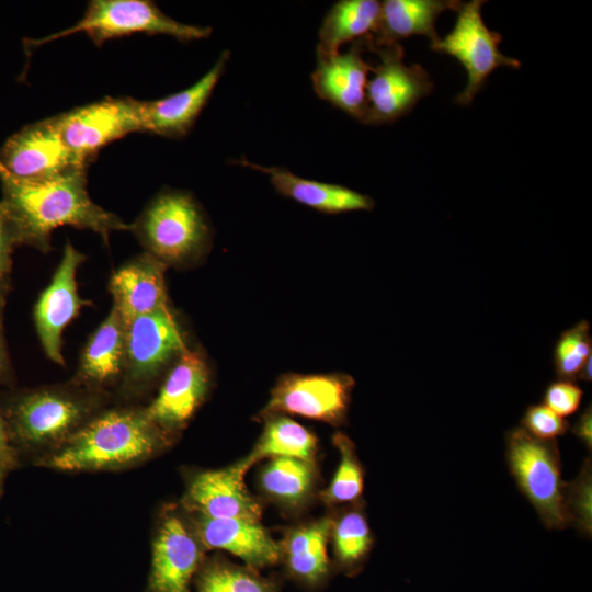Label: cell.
I'll use <instances>...</instances> for the list:
<instances>
[{"label":"cell","instance_id":"obj_20","mask_svg":"<svg viewBox=\"0 0 592 592\" xmlns=\"http://www.w3.org/2000/svg\"><path fill=\"white\" fill-rule=\"evenodd\" d=\"M166 264L144 253L121 266L111 277L113 307L125 325L137 317L168 307Z\"/></svg>","mask_w":592,"mask_h":592},{"label":"cell","instance_id":"obj_37","mask_svg":"<svg viewBox=\"0 0 592 592\" xmlns=\"http://www.w3.org/2000/svg\"><path fill=\"white\" fill-rule=\"evenodd\" d=\"M572 433L591 451L592 448V409L591 403L581 413L574 425Z\"/></svg>","mask_w":592,"mask_h":592},{"label":"cell","instance_id":"obj_35","mask_svg":"<svg viewBox=\"0 0 592 592\" xmlns=\"http://www.w3.org/2000/svg\"><path fill=\"white\" fill-rule=\"evenodd\" d=\"M10 291V278L0 283V388H11L14 384V374L9 357L4 338V307Z\"/></svg>","mask_w":592,"mask_h":592},{"label":"cell","instance_id":"obj_31","mask_svg":"<svg viewBox=\"0 0 592 592\" xmlns=\"http://www.w3.org/2000/svg\"><path fill=\"white\" fill-rule=\"evenodd\" d=\"M592 355L590 323L587 320L577 322L563 331L554 350V365L559 380L574 382L588 360Z\"/></svg>","mask_w":592,"mask_h":592},{"label":"cell","instance_id":"obj_17","mask_svg":"<svg viewBox=\"0 0 592 592\" xmlns=\"http://www.w3.org/2000/svg\"><path fill=\"white\" fill-rule=\"evenodd\" d=\"M369 35L352 43L344 53L317 59L311 73L316 94L323 101L364 123L366 114V87L373 67L363 54L369 50Z\"/></svg>","mask_w":592,"mask_h":592},{"label":"cell","instance_id":"obj_7","mask_svg":"<svg viewBox=\"0 0 592 592\" xmlns=\"http://www.w3.org/2000/svg\"><path fill=\"white\" fill-rule=\"evenodd\" d=\"M485 1L471 0L462 3L453 30L440 38L431 48L457 59L467 72V86L455 102L468 105L487 78L499 67L520 68L521 62L499 50L502 36L491 31L481 16Z\"/></svg>","mask_w":592,"mask_h":592},{"label":"cell","instance_id":"obj_9","mask_svg":"<svg viewBox=\"0 0 592 592\" xmlns=\"http://www.w3.org/2000/svg\"><path fill=\"white\" fill-rule=\"evenodd\" d=\"M186 350L182 330L169 306L135 318L125 330L124 388L129 391L145 388Z\"/></svg>","mask_w":592,"mask_h":592},{"label":"cell","instance_id":"obj_8","mask_svg":"<svg viewBox=\"0 0 592 592\" xmlns=\"http://www.w3.org/2000/svg\"><path fill=\"white\" fill-rule=\"evenodd\" d=\"M369 50L378 55L380 62L373 67V78L367 81L364 124L391 123L429 95L433 82L422 66L403 62L405 50L399 43L373 46L369 36Z\"/></svg>","mask_w":592,"mask_h":592},{"label":"cell","instance_id":"obj_40","mask_svg":"<svg viewBox=\"0 0 592 592\" xmlns=\"http://www.w3.org/2000/svg\"><path fill=\"white\" fill-rule=\"evenodd\" d=\"M9 471L11 470L0 460V496L3 492L4 480Z\"/></svg>","mask_w":592,"mask_h":592},{"label":"cell","instance_id":"obj_10","mask_svg":"<svg viewBox=\"0 0 592 592\" xmlns=\"http://www.w3.org/2000/svg\"><path fill=\"white\" fill-rule=\"evenodd\" d=\"M61 138L82 162L130 133L141 132L140 101L107 98L55 116Z\"/></svg>","mask_w":592,"mask_h":592},{"label":"cell","instance_id":"obj_33","mask_svg":"<svg viewBox=\"0 0 592 592\" xmlns=\"http://www.w3.org/2000/svg\"><path fill=\"white\" fill-rule=\"evenodd\" d=\"M521 424L530 434L545 441L556 440L557 436L565 435L569 430L568 421L544 403L527 407Z\"/></svg>","mask_w":592,"mask_h":592},{"label":"cell","instance_id":"obj_13","mask_svg":"<svg viewBox=\"0 0 592 592\" xmlns=\"http://www.w3.org/2000/svg\"><path fill=\"white\" fill-rule=\"evenodd\" d=\"M204 549L187 513L167 508L152 542L150 591L189 592Z\"/></svg>","mask_w":592,"mask_h":592},{"label":"cell","instance_id":"obj_29","mask_svg":"<svg viewBox=\"0 0 592 592\" xmlns=\"http://www.w3.org/2000/svg\"><path fill=\"white\" fill-rule=\"evenodd\" d=\"M333 444L340 460L330 483L320 492V499L328 506L355 503L361 500L364 489V468L355 444L341 432L334 434Z\"/></svg>","mask_w":592,"mask_h":592},{"label":"cell","instance_id":"obj_26","mask_svg":"<svg viewBox=\"0 0 592 592\" xmlns=\"http://www.w3.org/2000/svg\"><path fill=\"white\" fill-rule=\"evenodd\" d=\"M379 13L380 2L375 0H341L334 3L318 32L317 59L331 57L346 42L372 34Z\"/></svg>","mask_w":592,"mask_h":592},{"label":"cell","instance_id":"obj_16","mask_svg":"<svg viewBox=\"0 0 592 592\" xmlns=\"http://www.w3.org/2000/svg\"><path fill=\"white\" fill-rule=\"evenodd\" d=\"M208 385L209 373L203 356L187 349L175 360L146 412L158 428L171 436L195 413Z\"/></svg>","mask_w":592,"mask_h":592},{"label":"cell","instance_id":"obj_24","mask_svg":"<svg viewBox=\"0 0 592 592\" xmlns=\"http://www.w3.org/2000/svg\"><path fill=\"white\" fill-rule=\"evenodd\" d=\"M330 526L331 516L303 523L288 530L280 543L288 571L307 584L319 583L329 572Z\"/></svg>","mask_w":592,"mask_h":592},{"label":"cell","instance_id":"obj_12","mask_svg":"<svg viewBox=\"0 0 592 592\" xmlns=\"http://www.w3.org/2000/svg\"><path fill=\"white\" fill-rule=\"evenodd\" d=\"M87 167L65 145L56 118L24 126L0 148V174L16 181H43Z\"/></svg>","mask_w":592,"mask_h":592},{"label":"cell","instance_id":"obj_3","mask_svg":"<svg viewBox=\"0 0 592 592\" xmlns=\"http://www.w3.org/2000/svg\"><path fill=\"white\" fill-rule=\"evenodd\" d=\"M101 390L78 383L13 390L0 400L18 454H47L99 413Z\"/></svg>","mask_w":592,"mask_h":592},{"label":"cell","instance_id":"obj_28","mask_svg":"<svg viewBox=\"0 0 592 592\" xmlns=\"http://www.w3.org/2000/svg\"><path fill=\"white\" fill-rule=\"evenodd\" d=\"M331 516L330 538L335 561L346 573L357 572L374 545L362 500L349 504Z\"/></svg>","mask_w":592,"mask_h":592},{"label":"cell","instance_id":"obj_27","mask_svg":"<svg viewBox=\"0 0 592 592\" xmlns=\"http://www.w3.org/2000/svg\"><path fill=\"white\" fill-rule=\"evenodd\" d=\"M317 448L316 436L305 426L287 417L272 415L266 418L260 439L240 463L247 470L258 462L273 457H292L315 463Z\"/></svg>","mask_w":592,"mask_h":592},{"label":"cell","instance_id":"obj_4","mask_svg":"<svg viewBox=\"0 0 592 592\" xmlns=\"http://www.w3.org/2000/svg\"><path fill=\"white\" fill-rule=\"evenodd\" d=\"M505 457L516 486L549 530L569 525L561 479V460L556 440L545 441L522 426L505 435Z\"/></svg>","mask_w":592,"mask_h":592},{"label":"cell","instance_id":"obj_1","mask_svg":"<svg viewBox=\"0 0 592 592\" xmlns=\"http://www.w3.org/2000/svg\"><path fill=\"white\" fill-rule=\"evenodd\" d=\"M86 169L76 168L34 182L0 174V203L18 247L30 246L47 252L52 232L61 226L92 230L105 241L114 231L133 230L132 224L91 200Z\"/></svg>","mask_w":592,"mask_h":592},{"label":"cell","instance_id":"obj_23","mask_svg":"<svg viewBox=\"0 0 592 592\" xmlns=\"http://www.w3.org/2000/svg\"><path fill=\"white\" fill-rule=\"evenodd\" d=\"M126 325L114 308L87 341L77 383L92 389L115 383L124 373Z\"/></svg>","mask_w":592,"mask_h":592},{"label":"cell","instance_id":"obj_14","mask_svg":"<svg viewBox=\"0 0 592 592\" xmlns=\"http://www.w3.org/2000/svg\"><path fill=\"white\" fill-rule=\"evenodd\" d=\"M84 255L67 242L61 260L48 286L34 307V322L46 356L62 365V332L86 301L80 297L77 272Z\"/></svg>","mask_w":592,"mask_h":592},{"label":"cell","instance_id":"obj_18","mask_svg":"<svg viewBox=\"0 0 592 592\" xmlns=\"http://www.w3.org/2000/svg\"><path fill=\"white\" fill-rule=\"evenodd\" d=\"M230 52L224 50L214 66L193 86L166 98L140 101L141 132L180 138L193 127L223 76Z\"/></svg>","mask_w":592,"mask_h":592},{"label":"cell","instance_id":"obj_36","mask_svg":"<svg viewBox=\"0 0 592 592\" xmlns=\"http://www.w3.org/2000/svg\"><path fill=\"white\" fill-rule=\"evenodd\" d=\"M16 243L0 203V283L10 278L12 253Z\"/></svg>","mask_w":592,"mask_h":592},{"label":"cell","instance_id":"obj_34","mask_svg":"<svg viewBox=\"0 0 592 592\" xmlns=\"http://www.w3.org/2000/svg\"><path fill=\"white\" fill-rule=\"evenodd\" d=\"M582 396V389L572 382L558 380L546 388L544 405L559 417H567L577 411Z\"/></svg>","mask_w":592,"mask_h":592},{"label":"cell","instance_id":"obj_39","mask_svg":"<svg viewBox=\"0 0 592 592\" xmlns=\"http://www.w3.org/2000/svg\"><path fill=\"white\" fill-rule=\"evenodd\" d=\"M591 360H592V355L588 357V360L585 361V363L583 364L580 373H579V376H578V379L580 380H584V382H591L592 379V375H591Z\"/></svg>","mask_w":592,"mask_h":592},{"label":"cell","instance_id":"obj_5","mask_svg":"<svg viewBox=\"0 0 592 592\" xmlns=\"http://www.w3.org/2000/svg\"><path fill=\"white\" fill-rule=\"evenodd\" d=\"M77 33H86L93 43L101 46L109 39L136 33L161 34L180 42H192L208 37L212 29L175 21L148 0H93L73 26L41 39L25 42V48L31 50Z\"/></svg>","mask_w":592,"mask_h":592},{"label":"cell","instance_id":"obj_38","mask_svg":"<svg viewBox=\"0 0 592 592\" xmlns=\"http://www.w3.org/2000/svg\"><path fill=\"white\" fill-rule=\"evenodd\" d=\"M0 460L10 469H14L19 464L16 452L9 440L7 425L0 412Z\"/></svg>","mask_w":592,"mask_h":592},{"label":"cell","instance_id":"obj_6","mask_svg":"<svg viewBox=\"0 0 592 592\" xmlns=\"http://www.w3.org/2000/svg\"><path fill=\"white\" fill-rule=\"evenodd\" d=\"M133 230L147 253L163 264H178L196 257L206 247L208 225L200 206L184 191L167 190L145 208Z\"/></svg>","mask_w":592,"mask_h":592},{"label":"cell","instance_id":"obj_21","mask_svg":"<svg viewBox=\"0 0 592 592\" xmlns=\"http://www.w3.org/2000/svg\"><path fill=\"white\" fill-rule=\"evenodd\" d=\"M234 163L269 175L277 193L328 214L371 210L374 201L349 187L305 179L282 167H264L241 158Z\"/></svg>","mask_w":592,"mask_h":592},{"label":"cell","instance_id":"obj_11","mask_svg":"<svg viewBox=\"0 0 592 592\" xmlns=\"http://www.w3.org/2000/svg\"><path fill=\"white\" fill-rule=\"evenodd\" d=\"M354 385L346 374L286 375L273 388L261 414L286 413L340 425L346 420Z\"/></svg>","mask_w":592,"mask_h":592},{"label":"cell","instance_id":"obj_2","mask_svg":"<svg viewBox=\"0 0 592 592\" xmlns=\"http://www.w3.org/2000/svg\"><path fill=\"white\" fill-rule=\"evenodd\" d=\"M170 437L146 408H114L95 414L36 464L61 471L122 469L159 454Z\"/></svg>","mask_w":592,"mask_h":592},{"label":"cell","instance_id":"obj_25","mask_svg":"<svg viewBox=\"0 0 592 592\" xmlns=\"http://www.w3.org/2000/svg\"><path fill=\"white\" fill-rule=\"evenodd\" d=\"M317 471L314 462L273 457L262 466L259 485L262 493L287 512L307 505L314 496Z\"/></svg>","mask_w":592,"mask_h":592},{"label":"cell","instance_id":"obj_22","mask_svg":"<svg viewBox=\"0 0 592 592\" xmlns=\"http://www.w3.org/2000/svg\"><path fill=\"white\" fill-rule=\"evenodd\" d=\"M463 2L457 0H386L375 31L371 34L373 46L398 44L411 35H424L435 44L436 19L446 10L457 11Z\"/></svg>","mask_w":592,"mask_h":592},{"label":"cell","instance_id":"obj_19","mask_svg":"<svg viewBox=\"0 0 592 592\" xmlns=\"http://www.w3.org/2000/svg\"><path fill=\"white\" fill-rule=\"evenodd\" d=\"M187 515L205 549L230 553L252 569L272 566L281 560L280 544L259 520Z\"/></svg>","mask_w":592,"mask_h":592},{"label":"cell","instance_id":"obj_32","mask_svg":"<svg viewBox=\"0 0 592 592\" xmlns=\"http://www.w3.org/2000/svg\"><path fill=\"white\" fill-rule=\"evenodd\" d=\"M563 501L569 525L590 538L592 534L591 457L585 458L579 475L572 481L565 483Z\"/></svg>","mask_w":592,"mask_h":592},{"label":"cell","instance_id":"obj_30","mask_svg":"<svg viewBox=\"0 0 592 592\" xmlns=\"http://www.w3.org/2000/svg\"><path fill=\"white\" fill-rule=\"evenodd\" d=\"M197 592H273V588L252 568L215 560L202 571Z\"/></svg>","mask_w":592,"mask_h":592},{"label":"cell","instance_id":"obj_15","mask_svg":"<svg viewBox=\"0 0 592 592\" xmlns=\"http://www.w3.org/2000/svg\"><path fill=\"white\" fill-rule=\"evenodd\" d=\"M247 469L239 462L194 474L186 486L183 508L209 519L261 520L262 505L244 485Z\"/></svg>","mask_w":592,"mask_h":592}]
</instances>
